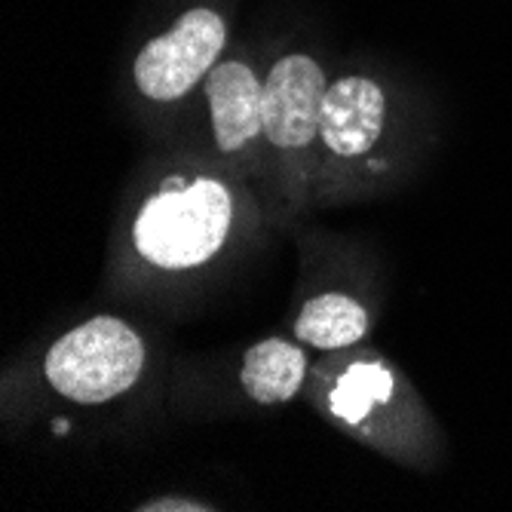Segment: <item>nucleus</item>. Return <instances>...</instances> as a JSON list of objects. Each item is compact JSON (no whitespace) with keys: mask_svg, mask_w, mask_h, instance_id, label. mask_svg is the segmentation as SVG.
Segmentation results:
<instances>
[{"mask_svg":"<svg viewBox=\"0 0 512 512\" xmlns=\"http://www.w3.org/2000/svg\"><path fill=\"white\" fill-rule=\"evenodd\" d=\"M234 203L224 184L197 178L169 184L154 194L135 218V249L163 270H191L206 264L227 240Z\"/></svg>","mask_w":512,"mask_h":512,"instance_id":"obj_1","label":"nucleus"},{"mask_svg":"<svg viewBox=\"0 0 512 512\" xmlns=\"http://www.w3.org/2000/svg\"><path fill=\"white\" fill-rule=\"evenodd\" d=\"M145 368V344L123 319L96 316L46 353V381L65 399L102 405L126 393Z\"/></svg>","mask_w":512,"mask_h":512,"instance_id":"obj_2","label":"nucleus"},{"mask_svg":"<svg viewBox=\"0 0 512 512\" xmlns=\"http://www.w3.org/2000/svg\"><path fill=\"white\" fill-rule=\"evenodd\" d=\"M329 83L310 56H286L264 80V138L283 151L307 148L319 135Z\"/></svg>","mask_w":512,"mask_h":512,"instance_id":"obj_4","label":"nucleus"},{"mask_svg":"<svg viewBox=\"0 0 512 512\" xmlns=\"http://www.w3.org/2000/svg\"><path fill=\"white\" fill-rule=\"evenodd\" d=\"M304 371L307 359L301 347L283 338H267L246 353L240 381L258 405H283L301 390Z\"/></svg>","mask_w":512,"mask_h":512,"instance_id":"obj_7","label":"nucleus"},{"mask_svg":"<svg viewBox=\"0 0 512 512\" xmlns=\"http://www.w3.org/2000/svg\"><path fill=\"white\" fill-rule=\"evenodd\" d=\"M145 509H203L197 503H184V500H163V503H151Z\"/></svg>","mask_w":512,"mask_h":512,"instance_id":"obj_10","label":"nucleus"},{"mask_svg":"<svg viewBox=\"0 0 512 512\" xmlns=\"http://www.w3.org/2000/svg\"><path fill=\"white\" fill-rule=\"evenodd\" d=\"M365 332H368V313L362 310L359 301L341 292H329L307 301L295 322V335L319 350L350 347L362 341Z\"/></svg>","mask_w":512,"mask_h":512,"instance_id":"obj_8","label":"nucleus"},{"mask_svg":"<svg viewBox=\"0 0 512 512\" xmlns=\"http://www.w3.org/2000/svg\"><path fill=\"white\" fill-rule=\"evenodd\" d=\"M384 117L387 99L381 86L365 77H344L325 92L319 138L338 157H365L378 145Z\"/></svg>","mask_w":512,"mask_h":512,"instance_id":"obj_5","label":"nucleus"},{"mask_svg":"<svg viewBox=\"0 0 512 512\" xmlns=\"http://www.w3.org/2000/svg\"><path fill=\"white\" fill-rule=\"evenodd\" d=\"M224 22L215 10L184 13L135 59V86L154 102H175L209 77L224 50Z\"/></svg>","mask_w":512,"mask_h":512,"instance_id":"obj_3","label":"nucleus"},{"mask_svg":"<svg viewBox=\"0 0 512 512\" xmlns=\"http://www.w3.org/2000/svg\"><path fill=\"white\" fill-rule=\"evenodd\" d=\"M393 396V375L378 362L350 365L332 390V411L344 424H362L365 417Z\"/></svg>","mask_w":512,"mask_h":512,"instance_id":"obj_9","label":"nucleus"},{"mask_svg":"<svg viewBox=\"0 0 512 512\" xmlns=\"http://www.w3.org/2000/svg\"><path fill=\"white\" fill-rule=\"evenodd\" d=\"M212 132L224 154L246 148L264 132V86L243 62H221L206 77Z\"/></svg>","mask_w":512,"mask_h":512,"instance_id":"obj_6","label":"nucleus"}]
</instances>
